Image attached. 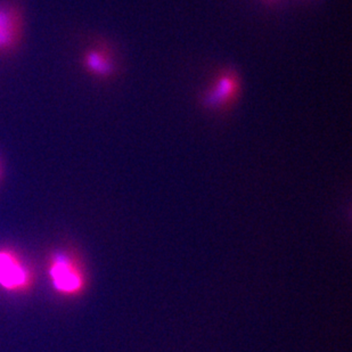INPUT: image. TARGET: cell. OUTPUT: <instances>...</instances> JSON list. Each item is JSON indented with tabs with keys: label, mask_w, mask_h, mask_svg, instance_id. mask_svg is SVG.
I'll return each instance as SVG.
<instances>
[{
	"label": "cell",
	"mask_w": 352,
	"mask_h": 352,
	"mask_svg": "<svg viewBox=\"0 0 352 352\" xmlns=\"http://www.w3.org/2000/svg\"><path fill=\"white\" fill-rule=\"evenodd\" d=\"M54 289L63 296H78L86 289L87 275L79 260L72 254L58 252L50 259L48 268Z\"/></svg>",
	"instance_id": "obj_1"
},
{
	"label": "cell",
	"mask_w": 352,
	"mask_h": 352,
	"mask_svg": "<svg viewBox=\"0 0 352 352\" xmlns=\"http://www.w3.org/2000/svg\"><path fill=\"white\" fill-rule=\"evenodd\" d=\"M31 283V272L17 254L0 250V286L10 292H23Z\"/></svg>",
	"instance_id": "obj_2"
},
{
	"label": "cell",
	"mask_w": 352,
	"mask_h": 352,
	"mask_svg": "<svg viewBox=\"0 0 352 352\" xmlns=\"http://www.w3.org/2000/svg\"><path fill=\"white\" fill-rule=\"evenodd\" d=\"M239 79L233 71H225L219 74L214 82L211 85L203 98L204 105L208 109L220 110L233 103L239 95Z\"/></svg>",
	"instance_id": "obj_3"
},
{
	"label": "cell",
	"mask_w": 352,
	"mask_h": 352,
	"mask_svg": "<svg viewBox=\"0 0 352 352\" xmlns=\"http://www.w3.org/2000/svg\"><path fill=\"white\" fill-rule=\"evenodd\" d=\"M23 17L14 6H0V53H8L20 43Z\"/></svg>",
	"instance_id": "obj_4"
},
{
	"label": "cell",
	"mask_w": 352,
	"mask_h": 352,
	"mask_svg": "<svg viewBox=\"0 0 352 352\" xmlns=\"http://www.w3.org/2000/svg\"><path fill=\"white\" fill-rule=\"evenodd\" d=\"M85 70L94 77L107 79L116 72V63L110 52L103 47L87 50L82 57Z\"/></svg>",
	"instance_id": "obj_5"
},
{
	"label": "cell",
	"mask_w": 352,
	"mask_h": 352,
	"mask_svg": "<svg viewBox=\"0 0 352 352\" xmlns=\"http://www.w3.org/2000/svg\"><path fill=\"white\" fill-rule=\"evenodd\" d=\"M0 177H1V168H0Z\"/></svg>",
	"instance_id": "obj_6"
}]
</instances>
